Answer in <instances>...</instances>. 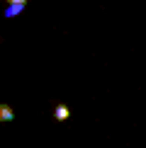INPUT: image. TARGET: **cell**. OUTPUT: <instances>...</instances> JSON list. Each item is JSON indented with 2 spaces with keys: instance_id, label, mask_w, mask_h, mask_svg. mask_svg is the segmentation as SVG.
I'll return each instance as SVG.
<instances>
[{
  "instance_id": "1",
  "label": "cell",
  "mask_w": 146,
  "mask_h": 148,
  "mask_svg": "<svg viewBox=\"0 0 146 148\" xmlns=\"http://www.w3.org/2000/svg\"><path fill=\"white\" fill-rule=\"evenodd\" d=\"M71 116V109L66 107V104H56V109H54V119L56 121H66Z\"/></svg>"
},
{
  "instance_id": "2",
  "label": "cell",
  "mask_w": 146,
  "mask_h": 148,
  "mask_svg": "<svg viewBox=\"0 0 146 148\" xmlns=\"http://www.w3.org/2000/svg\"><path fill=\"white\" fill-rule=\"evenodd\" d=\"M15 119V112H12L10 104H0V121H12Z\"/></svg>"
},
{
  "instance_id": "3",
  "label": "cell",
  "mask_w": 146,
  "mask_h": 148,
  "mask_svg": "<svg viewBox=\"0 0 146 148\" xmlns=\"http://www.w3.org/2000/svg\"><path fill=\"white\" fill-rule=\"evenodd\" d=\"M22 10H24V5H8V10H5V17H15V15H20Z\"/></svg>"
},
{
  "instance_id": "4",
  "label": "cell",
  "mask_w": 146,
  "mask_h": 148,
  "mask_svg": "<svg viewBox=\"0 0 146 148\" xmlns=\"http://www.w3.org/2000/svg\"><path fill=\"white\" fill-rule=\"evenodd\" d=\"M5 3H10V5H27V0H5Z\"/></svg>"
}]
</instances>
